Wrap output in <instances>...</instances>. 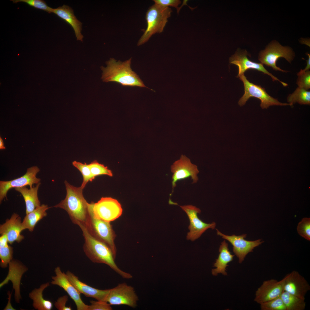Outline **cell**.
I'll return each mask as SVG.
<instances>
[{"instance_id":"7402d4cb","label":"cell","mask_w":310,"mask_h":310,"mask_svg":"<svg viewBox=\"0 0 310 310\" xmlns=\"http://www.w3.org/2000/svg\"><path fill=\"white\" fill-rule=\"evenodd\" d=\"M40 184V182L37 184L36 187L29 189L26 186L15 188L16 191L21 194L24 198L26 206V214L41 205L38 195V190Z\"/></svg>"},{"instance_id":"4fadbf2b","label":"cell","mask_w":310,"mask_h":310,"mask_svg":"<svg viewBox=\"0 0 310 310\" xmlns=\"http://www.w3.org/2000/svg\"><path fill=\"white\" fill-rule=\"evenodd\" d=\"M216 230L218 235L228 241L232 245L233 251L238 258L240 263H242L249 253L253 251L255 248L259 246L264 242L261 239L254 241L245 240V238L246 237V234L238 236L233 235L229 236L222 233L217 229Z\"/></svg>"},{"instance_id":"603a6c76","label":"cell","mask_w":310,"mask_h":310,"mask_svg":"<svg viewBox=\"0 0 310 310\" xmlns=\"http://www.w3.org/2000/svg\"><path fill=\"white\" fill-rule=\"evenodd\" d=\"M50 208L47 205L43 204L26 214L22 222L24 230L27 229L30 231H33L37 223L46 216V211Z\"/></svg>"},{"instance_id":"30bf717a","label":"cell","mask_w":310,"mask_h":310,"mask_svg":"<svg viewBox=\"0 0 310 310\" xmlns=\"http://www.w3.org/2000/svg\"><path fill=\"white\" fill-rule=\"evenodd\" d=\"M170 169L173 173L172 176V192L174 191L176 183L179 181L191 177L192 183H197L198 180L197 176L199 173L197 166L192 164L190 159L186 156L182 155L179 159L175 161L171 166Z\"/></svg>"},{"instance_id":"d590c367","label":"cell","mask_w":310,"mask_h":310,"mask_svg":"<svg viewBox=\"0 0 310 310\" xmlns=\"http://www.w3.org/2000/svg\"><path fill=\"white\" fill-rule=\"evenodd\" d=\"M154 3L164 6H171L178 8V6L181 3L179 0H154Z\"/></svg>"},{"instance_id":"83f0119b","label":"cell","mask_w":310,"mask_h":310,"mask_svg":"<svg viewBox=\"0 0 310 310\" xmlns=\"http://www.w3.org/2000/svg\"><path fill=\"white\" fill-rule=\"evenodd\" d=\"M72 164L80 172L82 175L83 181L81 186L84 189L88 182L92 181L94 179L92 175L89 164L76 161H73Z\"/></svg>"},{"instance_id":"836d02e7","label":"cell","mask_w":310,"mask_h":310,"mask_svg":"<svg viewBox=\"0 0 310 310\" xmlns=\"http://www.w3.org/2000/svg\"><path fill=\"white\" fill-rule=\"evenodd\" d=\"M88 310H111L112 308L108 303L103 301H90Z\"/></svg>"},{"instance_id":"8fae6325","label":"cell","mask_w":310,"mask_h":310,"mask_svg":"<svg viewBox=\"0 0 310 310\" xmlns=\"http://www.w3.org/2000/svg\"><path fill=\"white\" fill-rule=\"evenodd\" d=\"M179 206L186 213L189 220L188 229L190 231L186 237L187 240L194 241L200 237L208 229L215 228L216 226L215 222L206 223L198 218L197 214L201 212L199 208L190 205Z\"/></svg>"},{"instance_id":"cb8c5ba5","label":"cell","mask_w":310,"mask_h":310,"mask_svg":"<svg viewBox=\"0 0 310 310\" xmlns=\"http://www.w3.org/2000/svg\"><path fill=\"white\" fill-rule=\"evenodd\" d=\"M50 285L49 282L41 284L38 288H35L29 294V297L33 301V307L38 310H51L53 307L52 303L44 299L43 297L44 290Z\"/></svg>"},{"instance_id":"d6a6232c","label":"cell","mask_w":310,"mask_h":310,"mask_svg":"<svg viewBox=\"0 0 310 310\" xmlns=\"http://www.w3.org/2000/svg\"><path fill=\"white\" fill-rule=\"evenodd\" d=\"M297 84L298 87L307 90L310 88V71H304L303 69H301L297 73Z\"/></svg>"},{"instance_id":"5b68a950","label":"cell","mask_w":310,"mask_h":310,"mask_svg":"<svg viewBox=\"0 0 310 310\" xmlns=\"http://www.w3.org/2000/svg\"><path fill=\"white\" fill-rule=\"evenodd\" d=\"M88 219L85 227L93 237L108 245L116 257L117 250L114 243L116 235L110 222L96 218L88 206Z\"/></svg>"},{"instance_id":"4316f807","label":"cell","mask_w":310,"mask_h":310,"mask_svg":"<svg viewBox=\"0 0 310 310\" xmlns=\"http://www.w3.org/2000/svg\"><path fill=\"white\" fill-rule=\"evenodd\" d=\"M287 101L292 106L296 102L300 104L309 105L310 92L298 87L293 93L289 94Z\"/></svg>"},{"instance_id":"484cf974","label":"cell","mask_w":310,"mask_h":310,"mask_svg":"<svg viewBox=\"0 0 310 310\" xmlns=\"http://www.w3.org/2000/svg\"><path fill=\"white\" fill-rule=\"evenodd\" d=\"M8 243L6 236L1 235L0 237V265L3 268L7 267L8 264L12 261L13 257V248Z\"/></svg>"},{"instance_id":"6da1fadb","label":"cell","mask_w":310,"mask_h":310,"mask_svg":"<svg viewBox=\"0 0 310 310\" xmlns=\"http://www.w3.org/2000/svg\"><path fill=\"white\" fill-rule=\"evenodd\" d=\"M84 239L83 248L86 256L94 263H102L108 266L122 278L130 279L133 276L130 273L120 269L116 264L115 256L110 248L104 242L93 237L83 225L79 226Z\"/></svg>"},{"instance_id":"f546056e","label":"cell","mask_w":310,"mask_h":310,"mask_svg":"<svg viewBox=\"0 0 310 310\" xmlns=\"http://www.w3.org/2000/svg\"><path fill=\"white\" fill-rule=\"evenodd\" d=\"M92 175L94 179L98 176L106 175L110 177L113 176L111 170L103 164H99L96 161H94L89 164Z\"/></svg>"},{"instance_id":"44dd1931","label":"cell","mask_w":310,"mask_h":310,"mask_svg":"<svg viewBox=\"0 0 310 310\" xmlns=\"http://www.w3.org/2000/svg\"><path fill=\"white\" fill-rule=\"evenodd\" d=\"M219 251L218 257L213 265V266L216 268L212 269V274L216 276L219 273L226 275V268L228 266V264L233 260L234 255H232L229 251L228 245L225 240L221 243Z\"/></svg>"},{"instance_id":"9c48e42d","label":"cell","mask_w":310,"mask_h":310,"mask_svg":"<svg viewBox=\"0 0 310 310\" xmlns=\"http://www.w3.org/2000/svg\"><path fill=\"white\" fill-rule=\"evenodd\" d=\"M138 300L134 288L123 282L110 289L105 301L111 305H123L135 308Z\"/></svg>"},{"instance_id":"e0dca14e","label":"cell","mask_w":310,"mask_h":310,"mask_svg":"<svg viewBox=\"0 0 310 310\" xmlns=\"http://www.w3.org/2000/svg\"><path fill=\"white\" fill-rule=\"evenodd\" d=\"M283 291L281 280H265L256 291L254 301L260 304L280 297Z\"/></svg>"},{"instance_id":"ffe728a7","label":"cell","mask_w":310,"mask_h":310,"mask_svg":"<svg viewBox=\"0 0 310 310\" xmlns=\"http://www.w3.org/2000/svg\"><path fill=\"white\" fill-rule=\"evenodd\" d=\"M53 13L70 25L74 30L77 40L82 41L83 36L81 34L82 24L76 18L71 7L64 5L53 9Z\"/></svg>"},{"instance_id":"8992f818","label":"cell","mask_w":310,"mask_h":310,"mask_svg":"<svg viewBox=\"0 0 310 310\" xmlns=\"http://www.w3.org/2000/svg\"><path fill=\"white\" fill-rule=\"evenodd\" d=\"M239 77L243 83L245 91L244 95L238 102L240 106L245 105L249 99L252 97L260 100V106L262 109H267L269 106L273 105L292 106L290 103L280 102L277 99L269 95L264 88L249 82L244 74Z\"/></svg>"},{"instance_id":"1f68e13d","label":"cell","mask_w":310,"mask_h":310,"mask_svg":"<svg viewBox=\"0 0 310 310\" xmlns=\"http://www.w3.org/2000/svg\"><path fill=\"white\" fill-rule=\"evenodd\" d=\"M297 232L305 239L310 240V218H304L298 223L297 227Z\"/></svg>"},{"instance_id":"ba28073f","label":"cell","mask_w":310,"mask_h":310,"mask_svg":"<svg viewBox=\"0 0 310 310\" xmlns=\"http://www.w3.org/2000/svg\"><path fill=\"white\" fill-rule=\"evenodd\" d=\"M294 56L293 52L290 48L283 46L278 43L274 42L260 52L258 59L261 63L272 67L275 70L286 73L288 71L283 70L276 66V61L280 58L283 57L290 63Z\"/></svg>"},{"instance_id":"52a82bcc","label":"cell","mask_w":310,"mask_h":310,"mask_svg":"<svg viewBox=\"0 0 310 310\" xmlns=\"http://www.w3.org/2000/svg\"><path fill=\"white\" fill-rule=\"evenodd\" d=\"M88 206L96 218L108 222L119 218L123 211L119 202L111 197H102L96 203H89Z\"/></svg>"},{"instance_id":"e575fe53","label":"cell","mask_w":310,"mask_h":310,"mask_svg":"<svg viewBox=\"0 0 310 310\" xmlns=\"http://www.w3.org/2000/svg\"><path fill=\"white\" fill-rule=\"evenodd\" d=\"M68 301V296L65 295L59 297L55 303V306L59 310H71V306L67 307L66 304Z\"/></svg>"},{"instance_id":"7c38bea8","label":"cell","mask_w":310,"mask_h":310,"mask_svg":"<svg viewBox=\"0 0 310 310\" xmlns=\"http://www.w3.org/2000/svg\"><path fill=\"white\" fill-rule=\"evenodd\" d=\"M40 169L37 166H34L28 168L26 173L20 177L9 181H0V203L5 198H6L7 192L10 189L27 185L31 188L34 184L40 183L41 179L36 177Z\"/></svg>"},{"instance_id":"8d00e7d4","label":"cell","mask_w":310,"mask_h":310,"mask_svg":"<svg viewBox=\"0 0 310 310\" xmlns=\"http://www.w3.org/2000/svg\"><path fill=\"white\" fill-rule=\"evenodd\" d=\"M11 294L12 292L10 293L9 291L8 292L7 294L8 295V302L7 306L4 310H15L12 307L11 304Z\"/></svg>"},{"instance_id":"277c9868","label":"cell","mask_w":310,"mask_h":310,"mask_svg":"<svg viewBox=\"0 0 310 310\" xmlns=\"http://www.w3.org/2000/svg\"><path fill=\"white\" fill-rule=\"evenodd\" d=\"M172 12L169 7L155 3L150 7L146 15L147 28L137 42V45L144 44L154 34L162 32Z\"/></svg>"},{"instance_id":"3957f363","label":"cell","mask_w":310,"mask_h":310,"mask_svg":"<svg viewBox=\"0 0 310 310\" xmlns=\"http://www.w3.org/2000/svg\"><path fill=\"white\" fill-rule=\"evenodd\" d=\"M131 58L124 62L110 58L106 62V67H101V79L104 82H114L123 86L147 88L139 76L131 67Z\"/></svg>"},{"instance_id":"d6986e66","label":"cell","mask_w":310,"mask_h":310,"mask_svg":"<svg viewBox=\"0 0 310 310\" xmlns=\"http://www.w3.org/2000/svg\"><path fill=\"white\" fill-rule=\"evenodd\" d=\"M66 274L68 279L80 293L97 301L106 302L110 289L102 290L92 287L80 281L78 276L69 271H67Z\"/></svg>"},{"instance_id":"74e56055","label":"cell","mask_w":310,"mask_h":310,"mask_svg":"<svg viewBox=\"0 0 310 310\" xmlns=\"http://www.w3.org/2000/svg\"><path fill=\"white\" fill-rule=\"evenodd\" d=\"M307 55L308 56V60L307 61V65L305 69H303L304 71L309 70V69H310V55L309 54H307Z\"/></svg>"},{"instance_id":"9a60e30c","label":"cell","mask_w":310,"mask_h":310,"mask_svg":"<svg viewBox=\"0 0 310 310\" xmlns=\"http://www.w3.org/2000/svg\"><path fill=\"white\" fill-rule=\"evenodd\" d=\"M56 275L52 277L51 283L62 288L73 301L78 310H88V305L82 300L80 294L68 279L66 274L62 272L59 266L55 268Z\"/></svg>"},{"instance_id":"d4e9b609","label":"cell","mask_w":310,"mask_h":310,"mask_svg":"<svg viewBox=\"0 0 310 310\" xmlns=\"http://www.w3.org/2000/svg\"><path fill=\"white\" fill-rule=\"evenodd\" d=\"M280 297L286 310H304L306 307L305 299L283 291Z\"/></svg>"},{"instance_id":"7a4b0ae2","label":"cell","mask_w":310,"mask_h":310,"mask_svg":"<svg viewBox=\"0 0 310 310\" xmlns=\"http://www.w3.org/2000/svg\"><path fill=\"white\" fill-rule=\"evenodd\" d=\"M66 190L65 199L54 207L65 210L73 222L78 226L87 225L89 217L88 204L83 195V189L76 187L65 181Z\"/></svg>"},{"instance_id":"ac0fdd59","label":"cell","mask_w":310,"mask_h":310,"mask_svg":"<svg viewBox=\"0 0 310 310\" xmlns=\"http://www.w3.org/2000/svg\"><path fill=\"white\" fill-rule=\"evenodd\" d=\"M24 230L20 217L15 213L0 226V234L6 236L10 244L15 241L19 243L24 239V236L21 234Z\"/></svg>"},{"instance_id":"f35d334b","label":"cell","mask_w":310,"mask_h":310,"mask_svg":"<svg viewBox=\"0 0 310 310\" xmlns=\"http://www.w3.org/2000/svg\"><path fill=\"white\" fill-rule=\"evenodd\" d=\"M5 148L4 146V143L2 139L0 137V149L1 150L4 149Z\"/></svg>"},{"instance_id":"f1b7e54d","label":"cell","mask_w":310,"mask_h":310,"mask_svg":"<svg viewBox=\"0 0 310 310\" xmlns=\"http://www.w3.org/2000/svg\"><path fill=\"white\" fill-rule=\"evenodd\" d=\"M261 310H286L280 297L260 304Z\"/></svg>"},{"instance_id":"4dcf8cb0","label":"cell","mask_w":310,"mask_h":310,"mask_svg":"<svg viewBox=\"0 0 310 310\" xmlns=\"http://www.w3.org/2000/svg\"><path fill=\"white\" fill-rule=\"evenodd\" d=\"M13 3L22 2L36 9H41L49 13H53V8L49 6L46 2L42 0H11Z\"/></svg>"},{"instance_id":"5bb4252c","label":"cell","mask_w":310,"mask_h":310,"mask_svg":"<svg viewBox=\"0 0 310 310\" xmlns=\"http://www.w3.org/2000/svg\"><path fill=\"white\" fill-rule=\"evenodd\" d=\"M281 280L283 290L305 299L310 286L305 278L297 271L293 270Z\"/></svg>"},{"instance_id":"2e32d148","label":"cell","mask_w":310,"mask_h":310,"mask_svg":"<svg viewBox=\"0 0 310 310\" xmlns=\"http://www.w3.org/2000/svg\"><path fill=\"white\" fill-rule=\"evenodd\" d=\"M248 55L246 51L243 52H237L230 58V63L236 65L238 67L239 73L237 77L244 74V72L249 69H254L262 72L265 74H267L270 76L273 81H278L283 86H285V83L281 81L268 71L264 67L262 64L253 62L249 60L247 57Z\"/></svg>"}]
</instances>
